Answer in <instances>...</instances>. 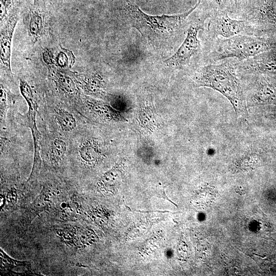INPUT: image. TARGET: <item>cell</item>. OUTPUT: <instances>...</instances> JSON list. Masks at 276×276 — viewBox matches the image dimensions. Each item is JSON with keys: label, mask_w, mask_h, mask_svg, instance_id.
<instances>
[{"label": "cell", "mask_w": 276, "mask_h": 276, "mask_svg": "<svg viewBox=\"0 0 276 276\" xmlns=\"http://www.w3.org/2000/svg\"><path fill=\"white\" fill-rule=\"evenodd\" d=\"M223 39L215 50L216 60L236 58L243 61L271 49L267 42L253 36L239 34Z\"/></svg>", "instance_id": "3957f363"}, {"label": "cell", "mask_w": 276, "mask_h": 276, "mask_svg": "<svg viewBox=\"0 0 276 276\" xmlns=\"http://www.w3.org/2000/svg\"><path fill=\"white\" fill-rule=\"evenodd\" d=\"M25 22L31 40L35 43L46 33L49 9L44 0H28Z\"/></svg>", "instance_id": "277c9868"}, {"label": "cell", "mask_w": 276, "mask_h": 276, "mask_svg": "<svg viewBox=\"0 0 276 276\" xmlns=\"http://www.w3.org/2000/svg\"><path fill=\"white\" fill-rule=\"evenodd\" d=\"M56 113L57 123L63 130L70 131L76 127V121L71 113L62 108L58 109Z\"/></svg>", "instance_id": "8fae6325"}, {"label": "cell", "mask_w": 276, "mask_h": 276, "mask_svg": "<svg viewBox=\"0 0 276 276\" xmlns=\"http://www.w3.org/2000/svg\"><path fill=\"white\" fill-rule=\"evenodd\" d=\"M10 95V94L7 90L6 88L1 83L0 89L1 124H4L5 122L8 98Z\"/></svg>", "instance_id": "5bb4252c"}, {"label": "cell", "mask_w": 276, "mask_h": 276, "mask_svg": "<svg viewBox=\"0 0 276 276\" xmlns=\"http://www.w3.org/2000/svg\"><path fill=\"white\" fill-rule=\"evenodd\" d=\"M79 152L81 158L88 163L95 160L98 155L97 149L89 142H85L80 147Z\"/></svg>", "instance_id": "4fadbf2b"}, {"label": "cell", "mask_w": 276, "mask_h": 276, "mask_svg": "<svg viewBox=\"0 0 276 276\" xmlns=\"http://www.w3.org/2000/svg\"><path fill=\"white\" fill-rule=\"evenodd\" d=\"M215 1L219 5H220L222 2V0H215Z\"/></svg>", "instance_id": "e0dca14e"}, {"label": "cell", "mask_w": 276, "mask_h": 276, "mask_svg": "<svg viewBox=\"0 0 276 276\" xmlns=\"http://www.w3.org/2000/svg\"><path fill=\"white\" fill-rule=\"evenodd\" d=\"M195 82L199 87L211 88L223 95L238 116L244 117L247 114L245 98L233 64L226 61L205 65L197 72Z\"/></svg>", "instance_id": "7a4b0ae2"}, {"label": "cell", "mask_w": 276, "mask_h": 276, "mask_svg": "<svg viewBox=\"0 0 276 276\" xmlns=\"http://www.w3.org/2000/svg\"><path fill=\"white\" fill-rule=\"evenodd\" d=\"M246 27V21L233 19L225 12L218 13L213 22L214 32L223 38L240 34Z\"/></svg>", "instance_id": "52a82bcc"}, {"label": "cell", "mask_w": 276, "mask_h": 276, "mask_svg": "<svg viewBox=\"0 0 276 276\" xmlns=\"http://www.w3.org/2000/svg\"><path fill=\"white\" fill-rule=\"evenodd\" d=\"M66 151L65 142L60 139H55L51 143L50 156L52 162L58 163L63 157Z\"/></svg>", "instance_id": "7c38bea8"}, {"label": "cell", "mask_w": 276, "mask_h": 276, "mask_svg": "<svg viewBox=\"0 0 276 276\" xmlns=\"http://www.w3.org/2000/svg\"><path fill=\"white\" fill-rule=\"evenodd\" d=\"M201 27L192 25L188 30L187 36L175 53L164 62L169 67L179 68L188 64L199 50L200 42L198 34Z\"/></svg>", "instance_id": "5b68a950"}, {"label": "cell", "mask_w": 276, "mask_h": 276, "mask_svg": "<svg viewBox=\"0 0 276 276\" xmlns=\"http://www.w3.org/2000/svg\"><path fill=\"white\" fill-rule=\"evenodd\" d=\"M20 7L11 12L1 24L0 59L1 69L11 76V44L14 29L19 19Z\"/></svg>", "instance_id": "8992f818"}, {"label": "cell", "mask_w": 276, "mask_h": 276, "mask_svg": "<svg viewBox=\"0 0 276 276\" xmlns=\"http://www.w3.org/2000/svg\"><path fill=\"white\" fill-rule=\"evenodd\" d=\"M76 82L84 90L93 95H102L104 93L103 80L98 74L84 75L73 73Z\"/></svg>", "instance_id": "ba28073f"}, {"label": "cell", "mask_w": 276, "mask_h": 276, "mask_svg": "<svg viewBox=\"0 0 276 276\" xmlns=\"http://www.w3.org/2000/svg\"><path fill=\"white\" fill-rule=\"evenodd\" d=\"M54 79L59 88L64 94L73 96L77 94V89L72 79L58 71H53Z\"/></svg>", "instance_id": "9c48e42d"}, {"label": "cell", "mask_w": 276, "mask_h": 276, "mask_svg": "<svg viewBox=\"0 0 276 276\" xmlns=\"http://www.w3.org/2000/svg\"><path fill=\"white\" fill-rule=\"evenodd\" d=\"M235 1L236 3H237V0H235Z\"/></svg>", "instance_id": "ac0fdd59"}, {"label": "cell", "mask_w": 276, "mask_h": 276, "mask_svg": "<svg viewBox=\"0 0 276 276\" xmlns=\"http://www.w3.org/2000/svg\"><path fill=\"white\" fill-rule=\"evenodd\" d=\"M56 61L58 65L61 67H64L67 65L68 60L66 54L63 52H60L57 57Z\"/></svg>", "instance_id": "9a60e30c"}, {"label": "cell", "mask_w": 276, "mask_h": 276, "mask_svg": "<svg viewBox=\"0 0 276 276\" xmlns=\"http://www.w3.org/2000/svg\"><path fill=\"white\" fill-rule=\"evenodd\" d=\"M19 87L21 93L29 106L28 118L35 119L37 107L30 86L26 81L20 80Z\"/></svg>", "instance_id": "30bf717a"}, {"label": "cell", "mask_w": 276, "mask_h": 276, "mask_svg": "<svg viewBox=\"0 0 276 276\" xmlns=\"http://www.w3.org/2000/svg\"><path fill=\"white\" fill-rule=\"evenodd\" d=\"M43 58L44 61L48 64H52L54 62V55L50 50H47L44 51Z\"/></svg>", "instance_id": "2e32d148"}, {"label": "cell", "mask_w": 276, "mask_h": 276, "mask_svg": "<svg viewBox=\"0 0 276 276\" xmlns=\"http://www.w3.org/2000/svg\"><path fill=\"white\" fill-rule=\"evenodd\" d=\"M201 0L189 11L168 15H149L139 7L127 0L125 17L128 22L135 28L155 49L162 50L170 45L183 30L188 17L198 7Z\"/></svg>", "instance_id": "6da1fadb"}]
</instances>
